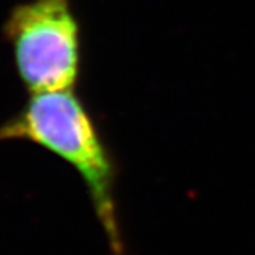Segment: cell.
Instances as JSON below:
<instances>
[{
    "label": "cell",
    "instance_id": "cell-2",
    "mask_svg": "<svg viewBox=\"0 0 255 255\" xmlns=\"http://www.w3.org/2000/svg\"><path fill=\"white\" fill-rule=\"evenodd\" d=\"M18 78L30 94L73 90L80 74V26L71 0H26L3 24Z\"/></svg>",
    "mask_w": 255,
    "mask_h": 255
},
{
    "label": "cell",
    "instance_id": "cell-1",
    "mask_svg": "<svg viewBox=\"0 0 255 255\" xmlns=\"http://www.w3.org/2000/svg\"><path fill=\"white\" fill-rule=\"evenodd\" d=\"M0 140H26L47 149L81 174L112 255H124L112 184L114 170L91 115L73 90L30 94L20 110L0 125Z\"/></svg>",
    "mask_w": 255,
    "mask_h": 255
}]
</instances>
